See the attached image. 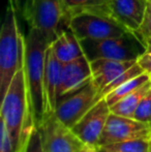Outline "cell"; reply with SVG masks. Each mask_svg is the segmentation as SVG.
<instances>
[{"label": "cell", "mask_w": 151, "mask_h": 152, "mask_svg": "<svg viewBox=\"0 0 151 152\" xmlns=\"http://www.w3.org/2000/svg\"><path fill=\"white\" fill-rule=\"evenodd\" d=\"M49 44L42 33L30 27L24 39V63L23 68L28 90L30 112L33 124L39 127L44 120V78L46 65V52Z\"/></svg>", "instance_id": "1"}, {"label": "cell", "mask_w": 151, "mask_h": 152, "mask_svg": "<svg viewBox=\"0 0 151 152\" xmlns=\"http://www.w3.org/2000/svg\"><path fill=\"white\" fill-rule=\"evenodd\" d=\"M1 121L6 125L15 152H23L33 128L24 68L16 72L6 93L1 98Z\"/></svg>", "instance_id": "2"}, {"label": "cell", "mask_w": 151, "mask_h": 152, "mask_svg": "<svg viewBox=\"0 0 151 152\" xmlns=\"http://www.w3.org/2000/svg\"><path fill=\"white\" fill-rule=\"evenodd\" d=\"M17 12L8 5L0 31V95L6 93L16 72L24 63V39L17 20Z\"/></svg>", "instance_id": "3"}, {"label": "cell", "mask_w": 151, "mask_h": 152, "mask_svg": "<svg viewBox=\"0 0 151 152\" xmlns=\"http://www.w3.org/2000/svg\"><path fill=\"white\" fill-rule=\"evenodd\" d=\"M80 42L84 55L90 62L96 59L137 60L146 49L133 32L117 37L81 39Z\"/></svg>", "instance_id": "4"}, {"label": "cell", "mask_w": 151, "mask_h": 152, "mask_svg": "<svg viewBox=\"0 0 151 152\" xmlns=\"http://www.w3.org/2000/svg\"><path fill=\"white\" fill-rule=\"evenodd\" d=\"M22 17L29 23V26L42 32L49 44H52L64 30L62 26L69 27L62 0H30Z\"/></svg>", "instance_id": "5"}, {"label": "cell", "mask_w": 151, "mask_h": 152, "mask_svg": "<svg viewBox=\"0 0 151 152\" xmlns=\"http://www.w3.org/2000/svg\"><path fill=\"white\" fill-rule=\"evenodd\" d=\"M69 28L79 39L117 37L131 31L109 12H83L69 19Z\"/></svg>", "instance_id": "6"}, {"label": "cell", "mask_w": 151, "mask_h": 152, "mask_svg": "<svg viewBox=\"0 0 151 152\" xmlns=\"http://www.w3.org/2000/svg\"><path fill=\"white\" fill-rule=\"evenodd\" d=\"M97 94L98 90L91 81L79 90L58 98L54 114L61 123L71 128L96 104Z\"/></svg>", "instance_id": "7"}, {"label": "cell", "mask_w": 151, "mask_h": 152, "mask_svg": "<svg viewBox=\"0 0 151 152\" xmlns=\"http://www.w3.org/2000/svg\"><path fill=\"white\" fill-rule=\"evenodd\" d=\"M44 152H79L84 143L53 113L39 126Z\"/></svg>", "instance_id": "8"}, {"label": "cell", "mask_w": 151, "mask_h": 152, "mask_svg": "<svg viewBox=\"0 0 151 152\" xmlns=\"http://www.w3.org/2000/svg\"><path fill=\"white\" fill-rule=\"evenodd\" d=\"M136 139L151 140L150 124L111 113L104 128L98 146Z\"/></svg>", "instance_id": "9"}, {"label": "cell", "mask_w": 151, "mask_h": 152, "mask_svg": "<svg viewBox=\"0 0 151 152\" xmlns=\"http://www.w3.org/2000/svg\"><path fill=\"white\" fill-rule=\"evenodd\" d=\"M110 114V106L101 98L71 129L81 142L97 147Z\"/></svg>", "instance_id": "10"}, {"label": "cell", "mask_w": 151, "mask_h": 152, "mask_svg": "<svg viewBox=\"0 0 151 152\" xmlns=\"http://www.w3.org/2000/svg\"><path fill=\"white\" fill-rule=\"evenodd\" d=\"M92 81L90 61L86 56H82L76 60L63 64L61 70L57 100L67 94H71Z\"/></svg>", "instance_id": "11"}, {"label": "cell", "mask_w": 151, "mask_h": 152, "mask_svg": "<svg viewBox=\"0 0 151 152\" xmlns=\"http://www.w3.org/2000/svg\"><path fill=\"white\" fill-rule=\"evenodd\" d=\"M62 66L63 63H61L57 59L50 45L46 52V65H44V114L46 116L55 113L57 104V92H58L59 83H60Z\"/></svg>", "instance_id": "12"}, {"label": "cell", "mask_w": 151, "mask_h": 152, "mask_svg": "<svg viewBox=\"0 0 151 152\" xmlns=\"http://www.w3.org/2000/svg\"><path fill=\"white\" fill-rule=\"evenodd\" d=\"M148 0H110L111 15L131 31H135L142 23Z\"/></svg>", "instance_id": "13"}, {"label": "cell", "mask_w": 151, "mask_h": 152, "mask_svg": "<svg viewBox=\"0 0 151 152\" xmlns=\"http://www.w3.org/2000/svg\"><path fill=\"white\" fill-rule=\"evenodd\" d=\"M137 60H114V59H96L90 62L92 72V82L96 86L98 93L122 72L131 68Z\"/></svg>", "instance_id": "14"}, {"label": "cell", "mask_w": 151, "mask_h": 152, "mask_svg": "<svg viewBox=\"0 0 151 152\" xmlns=\"http://www.w3.org/2000/svg\"><path fill=\"white\" fill-rule=\"evenodd\" d=\"M51 48L57 59L63 64L84 56L80 39L69 28L58 34L56 39L51 44Z\"/></svg>", "instance_id": "15"}, {"label": "cell", "mask_w": 151, "mask_h": 152, "mask_svg": "<svg viewBox=\"0 0 151 152\" xmlns=\"http://www.w3.org/2000/svg\"><path fill=\"white\" fill-rule=\"evenodd\" d=\"M151 89V81L146 83L144 86L139 88L138 90L131 93L129 95L123 97L122 99L118 100L114 104L110 106L111 113L119 116L128 117V118H133L135 112L138 108V104H140L143 96Z\"/></svg>", "instance_id": "16"}, {"label": "cell", "mask_w": 151, "mask_h": 152, "mask_svg": "<svg viewBox=\"0 0 151 152\" xmlns=\"http://www.w3.org/2000/svg\"><path fill=\"white\" fill-rule=\"evenodd\" d=\"M66 10V18L83 12H110V0H62Z\"/></svg>", "instance_id": "17"}, {"label": "cell", "mask_w": 151, "mask_h": 152, "mask_svg": "<svg viewBox=\"0 0 151 152\" xmlns=\"http://www.w3.org/2000/svg\"><path fill=\"white\" fill-rule=\"evenodd\" d=\"M149 81H151L150 75L147 74V72H144V74L140 75V76L136 77V78L131 79V80L125 82L124 84L117 87L115 90L110 92L108 95H106L105 99L107 100L109 106H112V104H114L118 100L122 99L123 97L129 95L131 93H133V92L138 90L139 88H141L142 86H144Z\"/></svg>", "instance_id": "18"}, {"label": "cell", "mask_w": 151, "mask_h": 152, "mask_svg": "<svg viewBox=\"0 0 151 152\" xmlns=\"http://www.w3.org/2000/svg\"><path fill=\"white\" fill-rule=\"evenodd\" d=\"M150 141L148 139H136L98 146L107 152H150Z\"/></svg>", "instance_id": "19"}, {"label": "cell", "mask_w": 151, "mask_h": 152, "mask_svg": "<svg viewBox=\"0 0 151 152\" xmlns=\"http://www.w3.org/2000/svg\"><path fill=\"white\" fill-rule=\"evenodd\" d=\"M144 72H145L144 69L139 65V64L138 63L133 64L131 68H128V69L125 70L124 72H122L120 76L117 77L115 80L112 81L110 84H108L103 90L97 94V102H98L99 99H101V98H105L106 95H108L110 92L115 90V89H116L117 87L120 86V85L124 84L125 82H127V81H129V80H131V79L136 78V77L140 76V75L144 74Z\"/></svg>", "instance_id": "20"}, {"label": "cell", "mask_w": 151, "mask_h": 152, "mask_svg": "<svg viewBox=\"0 0 151 152\" xmlns=\"http://www.w3.org/2000/svg\"><path fill=\"white\" fill-rule=\"evenodd\" d=\"M133 33L145 47L151 42V0H148L143 21Z\"/></svg>", "instance_id": "21"}, {"label": "cell", "mask_w": 151, "mask_h": 152, "mask_svg": "<svg viewBox=\"0 0 151 152\" xmlns=\"http://www.w3.org/2000/svg\"><path fill=\"white\" fill-rule=\"evenodd\" d=\"M133 118L151 125V89L143 96L140 104H138Z\"/></svg>", "instance_id": "22"}, {"label": "cell", "mask_w": 151, "mask_h": 152, "mask_svg": "<svg viewBox=\"0 0 151 152\" xmlns=\"http://www.w3.org/2000/svg\"><path fill=\"white\" fill-rule=\"evenodd\" d=\"M23 152H44L39 128L33 126L26 140Z\"/></svg>", "instance_id": "23"}, {"label": "cell", "mask_w": 151, "mask_h": 152, "mask_svg": "<svg viewBox=\"0 0 151 152\" xmlns=\"http://www.w3.org/2000/svg\"><path fill=\"white\" fill-rule=\"evenodd\" d=\"M0 152H15L12 141L6 125L1 121V144Z\"/></svg>", "instance_id": "24"}, {"label": "cell", "mask_w": 151, "mask_h": 152, "mask_svg": "<svg viewBox=\"0 0 151 152\" xmlns=\"http://www.w3.org/2000/svg\"><path fill=\"white\" fill-rule=\"evenodd\" d=\"M145 48V51L137 59V63L143 68L144 72L151 75V42Z\"/></svg>", "instance_id": "25"}, {"label": "cell", "mask_w": 151, "mask_h": 152, "mask_svg": "<svg viewBox=\"0 0 151 152\" xmlns=\"http://www.w3.org/2000/svg\"><path fill=\"white\" fill-rule=\"evenodd\" d=\"M29 1H30V0H18V6H17V12H18V14L23 16L25 10H27Z\"/></svg>", "instance_id": "26"}, {"label": "cell", "mask_w": 151, "mask_h": 152, "mask_svg": "<svg viewBox=\"0 0 151 152\" xmlns=\"http://www.w3.org/2000/svg\"><path fill=\"white\" fill-rule=\"evenodd\" d=\"M79 152H98V149H97L96 146H93V145L83 144Z\"/></svg>", "instance_id": "27"}, {"label": "cell", "mask_w": 151, "mask_h": 152, "mask_svg": "<svg viewBox=\"0 0 151 152\" xmlns=\"http://www.w3.org/2000/svg\"><path fill=\"white\" fill-rule=\"evenodd\" d=\"M8 5L14 7L17 10V6H18V0H8Z\"/></svg>", "instance_id": "28"}, {"label": "cell", "mask_w": 151, "mask_h": 152, "mask_svg": "<svg viewBox=\"0 0 151 152\" xmlns=\"http://www.w3.org/2000/svg\"><path fill=\"white\" fill-rule=\"evenodd\" d=\"M97 149H98V152H107V151H105V150H103V149H101V148H98V147H97Z\"/></svg>", "instance_id": "29"}, {"label": "cell", "mask_w": 151, "mask_h": 152, "mask_svg": "<svg viewBox=\"0 0 151 152\" xmlns=\"http://www.w3.org/2000/svg\"><path fill=\"white\" fill-rule=\"evenodd\" d=\"M150 152H151V141H150Z\"/></svg>", "instance_id": "30"}, {"label": "cell", "mask_w": 151, "mask_h": 152, "mask_svg": "<svg viewBox=\"0 0 151 152\" xmlns=\"http://www.w3.org/2000/svg\"><path fill=\"white\" fill-rule=\"evenodd\" d=\"M150 77H151V75H150Z\"/></svg>", "instance_id": "31"}]
</instances>
